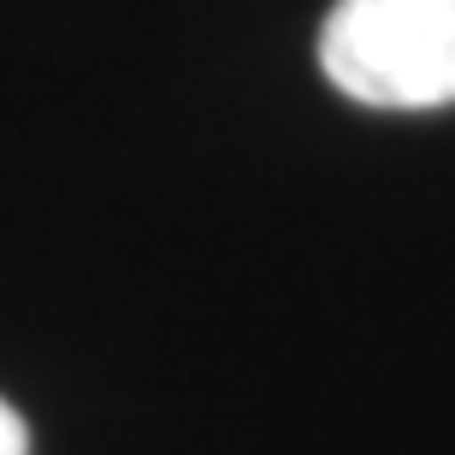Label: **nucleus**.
<instances>
[{
	"label": "nucleus",
	"mask_w": 455,
	"mask_h": 455,
	"mask_svg": "<svg viewBox=\"0 0 455 455\" xmlns=\"http://www.w3.org/2000/svg\"><path fill=\"white\" fill-rule=\"evenodd\" d=\"M320 71L361 107H450L455 0H338L320 30Z\"/></svg>",
	"instance_id": "obj_1"
},
{
	"label": "nucleus",
	"mask_w": 455,
	"mask_h": 455,
	"mask_svg": "<svg viewBox=\"0 0 455 455\" xmlns=\"http://www.w3.org/2000/svg\"><path fill=\"white\" fill-rule=\"evenodd\" d=\"M0 455H30V432H24L12 403H0Z\"/></svg>",
	"instance_id": "obj_2"
}]
</instances>
